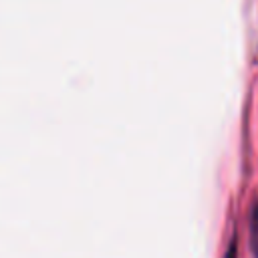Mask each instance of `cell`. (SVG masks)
I'll return each mask as SVG.
<instances>
[{"label": "cell", "instance_id": "cell-1", "mask_svg": "<svg viewBox=\"0 0 258 258\" xmlns=\"http://www.w3.org/2000/svg\"><path fill=\"white\" fill-rule=\"evenodd\" d=\"M250 250H252V256L258 258V198L250 210Z\"/></svg>", "mask_w": 258, "mask_h": 258}, {"label": "cell", "instance_id": "cell-2", "mask_svg": "<svg viewBox=\"0 0 258 258\" xmlns=\"http://www.w3.org/2000/svg\"><path fill=\"white\" fill-rule=\"evenodd\" d=\"M226 258H236V244H234V242L230 244V248H228V252H226Z\"/></svg>", "mask_w": 258, "mask_h": 258}]
</instances>
